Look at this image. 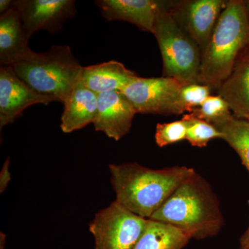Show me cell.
<instances>
[{
	"instance_id": "14",
	"label": "cell",
	"mask_w": 249,
	"mask_h": 249,
	"mask_svg": "<svg viewBox=\"0 0 249 249\" xmlns=\"http://www.w3.org/2000/svg\"><path fill=\"white\" fill-rule=\"evenodd\" d=\"M63 105L60 128L65 133H71L93 124L97 114L98 94L80 80Z\"/></svg>"
},
{
	"instance_id": "23",
	"label": "cell",
	"mask_w": 249,
	"mask_h": 249,
	"mask_svg": "<svg viewBox=\"0 0 249 249\" xmlns=\"http://www.w3.org/2000/svg\"><path fill=\"white\" fill-rule=\"evenodd\" d=\"M10 159L8 158L4 162L2 169L0 173V193H4L11 181V176L9 170Z\"/></svg>"
},
{
	"instance_id": "19",
	"label": "cell",
	"mask_w": 249,
	"mask_h": 249,
	"mask_svg": "<svg viewBox=\"0 0 249 249\" xmlns=\"http://www.w3.org/2000/svg\"><path fill=\"white\" fill-rule=\"evenodd\" d=\"M187 127L186 140L193 146L204 147L213 139H222V134L213 124L193 117L190 114H184L182 119Z\"/></svg>"
},
{
	"instance_id": "25",
	"label": "cell",
	"mask_w": 249,
	"mask_h": 249,
	"mask_svg": "<svg viewBox=\"0 0 249 249\" xmlns=\"http://www.w3.org/2000/svg\"><path fill=\"white\" fill-rule=\"evenodd\" d=\"M240 245L242 249H249V226L247 231L241 238Z\"/></svg>"
},
{
	"instance_id": "22",
	"label": "cell",
	"mask_w": 249,
	"mask_h": 249,
	"mask_svg": "<svg viewBox=\"0 0 249 249\" xmlns=\"http://www.w3.org/2000/svg\"><path fill=\"white\" fill-rule=\"evenodd\" d=\"M187 127L183 119L171 123L158 124L156 127L155 142L160 147L186 139Z\"/></svg>"
},
{
	"instance_id": "24",
	"label": "cell",
	"mask_w": 249,
	"mask_h": 249,
	"mask_svg": "<svg viewBox=\"0 0 249 249\" xmlns=\"http://www.w3.org/2000/svg\"><path fill=\"white\" fill-rule=\"evenodd\" d=\"M15 1L13 0H1L0 1V14L3 15L14 7Z\"/></svg>"
},
{
	"instance_id": "17",
	"label": "cell",
	"mask_w": 249,
	"mask_h": 249,
	"mask_svg": "<svg viewBox=\"0 0 249 249\" xmlns=\"http://www.w3.org/2000/svg\"><path fill=\"white\" fill-rule=\"evenodd\" d=\"M191 239L178 228L148 219L146 229L134 249H182Z\"/></svg>"
},
{
	"instance_id": "9",
	"label": "cell",
	"mask_w": 249,
	"mask_h": 249,
	"mask_svg": "<svg viewBox=\"0 0 249 249\" xmlns=\"http://www.w3.org/2000/svg\"><path fill=\"white\" fill-rule=\"evenodd\" d=\"M14 7L30 37L40 30L51 34L60 31L76 14L73 0H16Z\"/></svg>"
},
{
	"instance_id": "3",
	"label": "cell",
	"mask_w": 249,
	"mask_h": 249,
	"mask_svg": "<svg viewBox=\"0 0 249 249\" xmlns=\"http://www.w3.org/2000/svg\"><path fill=\"white\" fill-rule=\"evenodd\" d=\"M249 47V19L245 1L229 0L201 55L198 83L218 91Z\"/></svg>"
},
{
	"instance_id": "13",
	"label": "cell",
	"mask_w": 249,
	"mask_h": 249,
	"mask_svg": "<svg viewBox=\"0 0 249 249\" xmlns=\"http://www.w3.org/2000/svg\"><path fill=\"white\" fill-rule=\"evenodd\" d=\"M28 36L22 19L15 7L0 17V63L14 66L28 58L34 51L29 48Z\"/></svg>"
},
{
	"instance_id": "26",
	"label": "cell",
	"mask_w": 249,
	"mask_h": 249,
	"mask_svg": "<svg viewBox=\"0 0 249 249\" xmlns=\"http://www.w3.org/2000/svg\"><path fill=\"white\" fill-rule=\"evenodd\" d=\"M6 243V235L2 232H0V249H4Z\"/></svg>"
},
{
	"instance_id": "5",
	"label": "cell",
	"mask_w": 249,
	"mask_h": 249,
	"mask_svg": "<svg viewBox=\"0 0 249 249\" xmlns=\"http://www.w3.org/2000/svg\"><path fill=\"white\" fill-rule=\"evenodd\" d=\"M172 4L173 1H165L153 33L163 59V76L175 78L183 85L198 83L201 52L175 21L170 11Z\"/></svg>"
},
{
	"instance_id": "18",
	"label": "cell",
	"mask_w": 249,
	"mask_h": 249,
	"mask_svg": "<svg viewBox=\"0 0 249 249\" xmlns=\"http://www.w3.org/2000/svg\"><path fill=\"white\" fill-rule=\"evenodd\" d=\"M213 125L222 134V139L238 154L249 172V121L233 115L228 120Z\"/></svg>"
},
{
	"instance_id": "16",
	"label": "cell",
	"mask_w": 249,
	"mask_h": 249,
	"mask_svg": "<svg viewBox=\"0 0 249 249\" xmlns=\"http://www.w3.org/2000/svg\"><path fill=\"white\" fill-rule=\"evenodd\" d=\"M218 91L235 117L249 120V47L241 54L230 76Z\"/></svg>"
},
{
	"instance_id": "7",
	"label": "cell",
	"mask_w": 249,
	"mask_h": 249,
	"mask_svg": "<svg viewBox=\"0 0 249 249\" xmlns=\"http://www.w3.org/2000/svg\"><path fill=\"white\" fill-rule=\"evenodd\" d=\"M183 85L169 77L138 76L121 92L132 103L137 114L180 115L184 113L179 101Z\"/></svg>"
},
{
	"instance_id": "21",
	"label": "cell",
	"mask_w": 249,
	"mask_h": 249,
	"mask_svg": "<svg viewBox=\"0 0 249 249\" xmlns=\"http://www.w3.org/2000/svg\"><path fill=\"white\" fill-rule=\"evenodd\" d=\"M211 88L207 85L193 83L181 87L179 93V101L183 111L191 113L200 107L211 96Z\"/></svg>"
},
{
	"instance_id": "10",
	"label": "cell",
	"mask_w": 249,
	"mask_h": 249,
	"mask_svg": "<svg viewBox=\"0 0 249 249\" xmlns=\"http://www.w3.org/2000/svg\"><path fill=\"white\" fill-rule=\"evenodd\" d=\"M54 98L37 92L16 75L11 66L0 68V127L13 124L33 105H49Z\"/></svg>"
},
{
	"instance_id": "27",
	"label": "cell",
	"mask_w": 249,
	"mask_h": 249,
	"mask_svg": "<svg viewBox=\"0 0 249 249\" xmlns=\"http://www.w3.org/2000/svg\"><path fill=\"white\" fill-rule=\"evenodd\" d=\"M245 7L246 11H247V16H248V18L249 19V0L245 1Z\"/></svg>"
},
{
	"instance_id": "8",
	"label": "cell",
	"mask_w": 249,
	"mask_h": 249,
	"mask_svg": "<svg viewBox=\"0 0 249 249\" xmlns=\"http://www.w3.org/2000/svg\"><path fill=\"white\" fill-rule=\"evenodd\" d=\"M227 1L224 0L173 1L170 11L173 18L178 25L199 47L201 55L207 47Z\"/></svg>"
},
{
	"instance_id": "6",
	"label": "cell",
	"mask_w": 249,
	"mask_h": 249,
	"mask_svg": "<svg viewBox=\"0 0 249 249\" xmlns=\"http://www.w3.org/2000/svg\"><path fill=\"white\" fill-rule=\"evenodd\" d=\"M148 219L134 213L116 200L95 214L89 224L95 249H134Z\"/></svg>"
},
{
	"instance_id": "28",
	"label": "cell",
	"mask_w": 249,
	"mask_h": 249,
	"mask_svg": "<svg viewBox=\"0 0 249 249\" xmlns=\"http://www.w3.org/2000/svg\"><path fill=\"white\" fill-rule=\"evenodd\" d=\"M248 121H249V120H248Z\"/></svg>"
},
{
	"instance_id": "4",
	"label": "cell",
	"mask_w": 249,
	"mask_h": 249,
	"mask_svg": "<svg viewBox=\"0 0 249 249\" xmlns=\"http://www.w3.org/2000/svg\"><path fill=\"white\" fill-rule=\"evenodd\" d=\"M11 67L32 89L62 104L80 81L84 68L67 45L53 46L44 53L34 52Z\"/></svg>"
},
{
	"instance_id": "15",
	"label": "cell",
	"mask_w": 249,
	"mask_h": 249,
	"mask_svg": "<svg viewBox=\"0 0 249 249\" xmlns=\"http://www.w3.org/2000/svg\"><path fill=\"white\" fill-rule=\"evenodd\" d=\"M137 76L116 60L84 67L80 81L93 92L123 91Z\"/></svg>"
},
{
	"instance_id": "1",
	"label": "cell",
	"mask_w": 249,
	"mask_h": 249,
	"mask_svg": "<svg viewBox=\"0 0 249 249\" xmlns=\"http://www.w3.org/2000/svg\"><path fill=\"white\" fill-rule=\"evenodd\" d=\"M116 201L137 215L150 219L196 171L186 166L150 169L137 163L109 164Z\"/></svg>"
},
{
	"instance_id": "2",
	"label": "cell",
	"mask_w": 249,
	"mask_h": 249,
	"mask_svg": "<svg viewBox=\"0 0 249 249\" xmlns=\"http://www.w3.org/2000/svg\"><path fill=\"white\" fill-rule=\"evenodd\" d=\"M150 219L178 228L196 240L217 235L224 224L217 196L196 172Z\"/></svg>"
},
{
	"instance_id": "20",
	"label": "cell",
	"mask_w": 249,
	"mask_h": 249,
	"mask_svg": "<svg viewBox=\"0 0 249 249\" xmlns=\"http://www.w3.org/2000/svg\"><path fill=\"white\" fill-rule=\"evenodd\" d=\"M230 106L227 101L219 96H210L200 106L189 113L193 117L211 124H217L231 118Z\"/></svg>"
},
{
	"instance_id": "12",
	"label": "cell",
	"mask_w": 249,
	"mask_h": 249,
	"mask_svg": "<svg viewBox=\"0 0 249 249\" xmlns=\"http://www.w3.org/2000/svg\"><path fill=\"white\" fill-rule=\"evenodd\" d=\"M95 3L107 21H125L137 26L140 30L153 34L157 15L165 1L98 0Z\"/></svg>"
},
{
	"instance_id": "11",
	"label": "cell",
	"mask_w": 249,
	"mask_h": 249,
	"mask_svg": "<svg viewBox=\"0 0 249 249\" xmlns=\"http://www.w3.org/2000/svg\"><path fill=\"white\" fill-rule=\"evenodd\" d=\"M137 111L119 91L98 94V110L93 122L95 130L102 132L109 138L119 141L130 132Z\"/></svg>"
}]
</instances>
